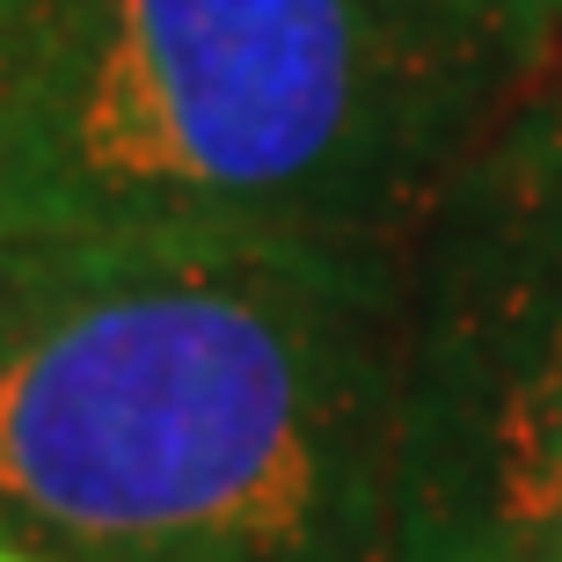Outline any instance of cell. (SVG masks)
Returning a JSON list of instances; mask_svg holds the SVG:
<instances>
[{"label":"cell","instance_id":"6","mask_svg":"<svg viewBox=\"0 0 562 562\" xmlns=\"http://www.w3.org/2000/svg\"><path fill=\"white\" fill-rule=\"evenodd\" d=\"M0 562H37V555H22V548H0Z\"/></svg>","mask_w":562,"mask_h":562},{"label":"cell","instance_id":"2","mask_svg":"<svg viewBox=\"0 0 562 562\" xmlns=\"http://www.w3.org/2000/svg\"><path fill=\"white\" fill-rule=\"evenodd\" d=\"M519 103L438 0H66L0 110L15 234L402 241Z\"/></svg>","mask_w":562,"mask_h":562},{"label":"cell","instance_id":"4","mask_svg":"<svg viewBox=\"0 0 562 562\" xmlns=\"http://www.w3.org/2000/svg\"><path fill=\"white\" fill-rule=\"evenodd\" d=\"M453 22H468L490 52H504V59L533 66L548 52V44H562V0H438Z\"/></svg>","mask_w":562,"mask_h":562},{"label":"cell","instance_id":"3","mask_svg":"<svg viewBox=\"0 0 562 562\" xmlns=\"http://www.w3.org/2000/svg\"><path fill=\"white\" fill-rule=\"evenodd\" d=\"M395 562H562V88L504 110L409 234Z\"/></svg>","mask_w":562,"mask_h":562},{"label":"cell","instance_id":"5","mask_svg":"<svg viewBox=\"0 0 562 562\" xmlns=\"http://www.w3.org/2000/svg\"><path fill=\"white\" fill-rule=\"evenodd\" d=\"M66 0H0V110L15 95V81L30 74L37 59V44L52 37V22H59Z\"/></svg>","mask_w":562,"mask_h":562},{"label":"cell","instance_id":"1","mask_svg":"<svg viewBox=\"0 0 562 562\" xmlns=\"http://www.w3.org/2000/svg\"><path fill=\"white\" fill-rule=\"evenodd\" d=\"M409 249L314 234L0 241V548L395 562Z\"/></svg>","mask_w":562,"mask_h":562}]
</instances>
